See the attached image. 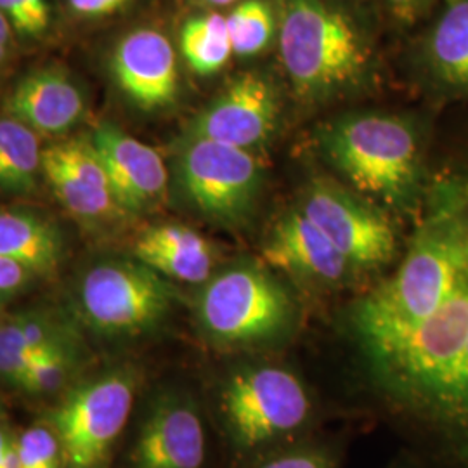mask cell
<instances>
[{
    "label": "cell",
    "instance_id": "cell-1",
    "mask_svg": "<svg viewBox=\"0 0 468 468\" xmlns=\"http://www.w3.org/2000/svg\"><path fill=\"white\" fill-rule=\"evenodd\" d=\"M373 394L434 468H468V164L429 186L399 268L352 303Z\"/></svg>",
    "mask_w": 468,
    "mask_h": 468
},
{
    "label": "cell",
    "instance_id": "cell-2",
    "mask_svg": "<svg viewBox=\"0 0 468 468\" xmlns=\"http://www.w3.org/2000/svg\"><path fill=\"white\" fill-rule=\"evenodd\" d=\"M280 54L303 100H324L359 84L371 61L368 37L340 0H282Z\"/></svg>",
    "mask_w": 468,
    "mask_h": 468
},
{
    "label": "cell",
    "instance_id": "cell-3",
    "mask_svg": "<svg viewBox=\"0 0 468 468\" xmlns=\"http://www.w3.org/2000/svg\"><path fill=\"white\" fill-rule=\"evenodd\" d=\"M195 321L212 347L262 351L292 335L297 305L288 288L262 264L239 261L201 283Z\"/></svg>",
    "mask_w": 468,
    "mask_h": 468
},
{
    "label": "cell",
    "instance_id": "cell-4",
    "mask_svg": "<svg viewBox=\"0 0 468 468\" xmlns=\"http://www.w3.org/2000/svg\"><path fill=\"white\" fill-rule=\"evenodd\" d=\"M177 301L165 276L139 259L101 257L85 266L71 290V314L104 340H131L158 330Z\"/></svg>",
    "mask_w": 468,
    "mask_h": 468
},
{
    "label": "cell",
    "instance_id": "cell-5",
    "mask_svg": "<svg viewBox=\"0 0 468 468\" xmlns=\"http://www.w3.org/2000/svg\"><path fill=\"white\" fill-rule=\"evenodd\" d=\"M323 148L359 193L388 205L411 200L420 181L421 148L415 127L399 117L359 113L334 122Z\"/></svg>",
    "mask_w": 468,
    "mask_h": 468
},
{
    "label": "cell",
    "instance_id": "cell-6",
    "mask_svg": "<svg viewBox=\"0 0 468 468\" xmlns=\"http://www.w3.org/2000/svg\"><path fill=\"white\" fill-rule=\"evenodd\" d=\"M139 369L118 365L75 384L52 411L50 425L59 437L65 468H102L127 425Z\"/></svg>",
    "mask_w": 468,
    "mask_h": 468
},
{
    "label": "cell",
    "instance_id": "cell-7",
    "mask_svg": "<svg viewBox=\"0 0 468 468\" xmlns=\"http://www.w3.org/2000/svg\"><path fill=\"white\" fill-rule=\"evenodd\" d=\"M220 410L234 446L255 452L301 431L313 413V399L292 369L250 365L228 377Z\"/></svg>",
    "mask_w": 468,
    "mask_h": 468
},
{
    "label": "cell",
    "instance_id": "cell-8",
    "mask_svg": "<svg viewBox=\"0 0 468 468\" xmlns=\"http://www.w3.org/2000/svg\"><path fill=\"white\" fill-rule=\"evenodd\" d=\"M176 181L201 218L236 228L257 203L262 170L251 151L186 134L176 156Z\"/></svg>",
    "mask_w": 468,
    "mask_h": 468
},
{
    "label": "cell",
    "instance_id": "cell-9",
    "mask_svg": "<svg viewBox=\"0 0 468 468\" xmlns=\"http://www.w3.org/2000/svg\"><path fill=\"white\" fill-rule=\"evenodd\" d=\"M299 208L313 220L354 271L387 266L398 253L394 224L375 207L344 187L316 181L307 187Z\"/></svg>",
    "mask_w": 468,
    "mask_h": 468
},
{
    "label": "cell",
    "instance_id": "cell-10",
    "mask_svg": "<svg viewBox=\"0 0 468 468\" xmlns=\"http://www.w3.org/2000/svg\"><path fill=\"white\" fill-rule=\"evenodd\" d=\"M42 176L68 214L85 226H106L127 216L90 135L44 148Z\"/></svg>",
    "mask_w": 468,
    "mask_h": 468
},
{
    "label": "cell",
    "instance_id": "cell-11",
    "mask_svg": "<svg viewBox=\"0 0 468 468\" xmlns=\"http://www.w3.org/2000/svg\"><path fill=\"white\" fill-rule=\"evenodd\" d=\"M276 122L278 96L274 87L262 75L250 71L239 75L198 113L187 135L253 153L274 134Z\"/></svg>",
    "mask_w": 468,
    "mask_h": 468
},
{
    "label": "cell",
    "instance_id": "cell-12",
    "mask_svg": "<svg viewBox=\"0 0 468 468\" xmlns=\"http://www.w3.org/2000/svg\"><path fill=\"white\" fill-rule=\"evenodd\" d=\"M133 468H203L205 431L193 398L165 390L154 398L135 437Z\"/></svg>",
    "mask_w": 468,
    "mask_h": 468
},
{
    "label": "cell",
    "instance_id": "cell-13",
    "mask_svg": "<svg viewBox=\"0 0 468 468\" xmlns=\"http://www.w3.org/2000/svg\"><path fill=\"white\" fill-rule=\"evenodd\" d=\"M112 73L120 90L144 112L165 110L177 100L176 49L156 28L139 27L123 35L112 54Z\"/></svg>",
    "mask_w": 468,
    "mask_h": 468
},
{
    "label": "cell",
    "instance_id": "cell-14",
    "mask_svg": "<svg viewBox=\"0 0 468 468\" xmlns=\"http://www.w3.org/2000/svg\"><path fill=\"white\" fill-rule=\"evenodd\" d=\"M90 139L127 216L150 212L164 201L168 170L158 151L113 123H101Z\"/></svg>",
    "mask_w": 468,
    "mask_h": 468
},
{
    "label": "cell",
    "instance_id": "cell-15",
    "mask_svg": "<svg viewBox=\"0 0 468 468\" xmlns=\"http://www.w3.org/2000/svg\"><path fill=\"white\" fill-rule=\"evenodd\" d=\"M262 257L271 268L309 283L338 284L354 272L344 255L299 207L272 226Z\"/></svg>",
    "mask_w": 468,
    "mask_h": 468
},
{
    "label": "cell",
    "instance_id": "cell-16",
    "mask_svg": "<svg viewBox=\"0 0 468 468\" xmlns=\"http://www.w3.org/2000/svg\"><path fill=\"white\" fill-rule=\"evenodd\" d=\"M4 112L37 134L63 135L84 120L87 100L65 68H38L15 87Z\"/></svg>",
    "mask_w": 468,
    "mask_h": 468
},
{
    "label": "cell",
    "instance_id": "cell-17",
    "mask_svg": "<svg viewBox=\"0 0 468 468\" xmlns=\"http://www.w3.org/2000/svg\"><path fill=\"white\" fill-rule=\"evenodd\" d=\"M134 257L167 280L183 283H205L218 264L214 245L185 224L151 226L137 238Z\"/></svg>",
    "mask_w": 468,
    "mask_h": 468
},
{
    "label": "cell",
    "instance_id": "cell-18",
    "mask_svg": "<svg viewBox=\"0 0 468 468\" xmlns=\"http://www.w3.org/2000/svg\"><path fill=\"white\" fill-rule=\"evenodd\" d=\"M0 255L30 269L37 278L52 276L63 262L65 239L50 218L30 210L0 208Z\"/></svg>",
    "mask_w": 468,
    "mask_h": 468
},
{
    "label": "cell",
    "instance_id": "cell-19",
    "mask_svg": "<svg viewBox=\"0 0 468 468\" xmlns=\"http://www.w3.org/2000/svg\"><path fill=\"white\" fill-rule=\"evenodd\" d=\"M423 61L435 84L468 96V0H446L425 37Z\"/></svg>",
    "mask_w": 468,
    "mask_h": 468
},
{
    "label": "cell",
    "instance_id": "cell-20",
    "mask_svg": "<svg viewBox=\"0 0 468 468\" xmlns=\"http://www.w3.org/2000/svg\"><path fill=\"white\" fill-rule=\"evenodd\" d=\"M44 148L38 134L13 117L0 118V189L30 195L42 176Z\"/></svg>",
    "mask_w": 468,
    "mask_h": 468
},
{
    "label": "cell",
    "instance_id": "cell-21",
    "mask_svg": "<svg viewBox=\"0 0 468 468\" xmlns=\"http://www.w3.org/2000/svg\"><path fill=\"white\" fill-rule=\"evenodd\" d=\"M179 48L195 73L208 77L220 71L234 56L226 16L205 11L187 17L179 35Z\"/></svg>",
    "mask_w": 468,
    "mask_h": 468
},
{
    "label": "cell",
    "instance_id": "cell-22",
    "mask_svg": "<svg viewBox=\"0 0 468 468\" xmlns=\"http://www.w3.org/2000/svg\"><path fill=\"white\" fill-rule=\"evenodd\" d=\"M233 52L239 58L257 56L276 32V16L266 0H239L226 15Z\"/></svg>",
    "mask_w": 468,
    "mask_h": 468
},
{
    "label": "cell",
    "instance_id": "cell-23",
    "mask_svg": "<svg viewBox=\"0 0 468 468\" xmlns=\"http://www.w3.org/2000/svg\"><path fill=\"white\" fill-rule=\"evenodd\" d=\"M82 363V349H49L32 354L23 392L52 396L67 388Z\"/></svg>",
    "mask_w": 468,
    "mask_h": 468
},
{
    "label": "cell",
    "instance_id": "cell-24",
    "mask_svg": "<svg viewBox=\"0 0 468 468\" xmlns=\"http://www.w3.org/2000/svg\"><path fill=\"white\" fill-rule=\"evenodd\" d=\"M21 468H63V448L52 425L37 423L17 435Z\"/></svg>",
    "mask_w": 468,
    "mask_h": 468
},
{
    "label": "cell",
    "instance_id": "cell-25",
    "mask_svg": "<svg viewBox=\"0 0 468 468\" xmlns=\"http://www.w3.org/2000/svg\"><path fill=\"white\" fill-rule=\"evenodd\" d=\"M0 15L16 35L28 40L44 38L52 25L49 0H0Z\"/></svg>",
    "mask_w": 468,
    "mask_h": 468
},
{
    "label": "cell",
    "instance_id": "cell-26",
    "mask_svg": "<svg viewBox=\"0 0 468 468\" xmlns=\"http://www.w3.org/2000/svg\"><path fill=\"white\" fill-rule=\"evenodd\" d=\"M37 280V274L16 261L0 255V305L25 293Z\"/></svg>",
    "mask_w": 468,
    "mask_h": 468
},
{
    "label": "cell",
    "instance_id": "cell-27",
    "mask_svg": "<svg viewBox=\"0 0 468 468\" xmlns=\"http://www.w3.org/2000/svg\"><path fill=\"white\" fill-rule=\"evenodd\" d=\"M133 2L134 0H67V9L79 21L98 23L122 15Z\"/></svg>",
    "mask_w": 468,
    "mask_h": 468
},
{
    "label": "cell",
    "instance_id": "cell-28",
    "mask_svg": "<svg viewBox=\"0 0 468 468\" xmlns=\"http://www.w3.org/2000/svg\"><path fill=\"white\" fill-rule=\"evenodd\" d=\"M259 468H334V460L321 450H293L274 456Z\"/></svg>",
    "mask_w": 468,
    "mask_h": 468
},
{
    "label": "cell",
    "instance_id": "cell-29",
    "mask_svg": "<svg viewBox=\"0 0 468 468\" xmlns=\"http://www.w3.org/2000/svg\"><path fill=\"white\" fill-rule=\"evenodd\" d=\"M439 0H385L388 11L401 21H413ZM446 2V0H444Z\"/></svg>",
    "mask_w": 468,
    "mask_h": 468
},
{
    "label": "cell",
    "instance_id": "cell-30",
    "mask_svg": "<svg viewBox=\"0 0 468 468\" xmlns=\"http://www.w3.org/2000/svg\"><path fill=\"white\" fill-rule=\"evenodd\" d=\"M16 32L13 30L11 23L5 17L0 15V71L7 65L11 50H13V42H15Z\"/></svg>",
    "mask_w": 468,
    "mask_h": 468
},
{
    "label": "cell",
    "instance_id": "cell-31",
    "mask_svg": "<svg viewBox=\"0 0 468 468\" xmlns=\"http://www.w3.org/2000/svg\"><path fill=\"white\" fill-rule=\"evenodd\" d=\"M15 437H16V434H13L11 427L5 423V420L2 419V415H0V465H2L5 452H7V448H9V444L13 442Z\"/></svg>",
    "mask_w": 468,
    "mask_h": 468
},
{
    "label": "cell",
    "instance_id": "cell-32",
    "mask_svg": "<svg viewBox=\"0 0 468 468\" xmlns=\"http://www.w3.org/2000/svg\"><path fill=\"white\" fill-rule=\"evenodd\" d=\"M191 4H197L200 7H224V5H231L239 0H189Z\"/></svg>",
    "mask_w": 468,
    "mask_h": 468
},
{
    "label": "cell",
    "instance_id": "cell-33",
    "mask_svg": "<svg viewBox=\"0 0 468 468\" xmlns=\"http://www.w3.org/2000/svg\"><path fill=\"white\" fill-rule=\"evenodd\" d=\"M0 415H2V413H0Z\"/></svg>",
    "mask_w": 468,
    "mask_h": 468
}]
</instances>
